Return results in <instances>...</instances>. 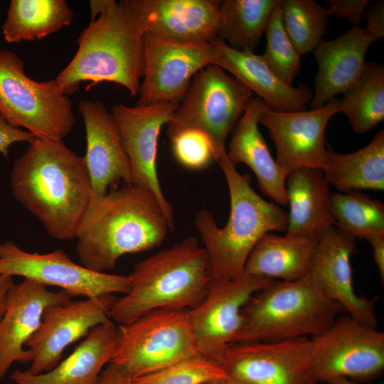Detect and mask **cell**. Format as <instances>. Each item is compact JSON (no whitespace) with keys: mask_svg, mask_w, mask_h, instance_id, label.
<instances>
[{"mask_svg":"<svg viewBox=\"0 0 384 384\" xmlns=\"http://www.w3.org/2000/svg\"><path fill=\"white\" fill-rule=\"evenodd\" d=\"M116 299L114 294H106L46 308L38 329L26 343L32 356L26 370L38 375L55 368L69 345L92 328L112 321L110 311Z\"/></svg>","mask_w":384,"mask_h":384,"instance_id":"obj_15","label":"cell"},{"mask_svg":"<svg viewBox=\"0 0 384 384\" xmlns=\"http://www.w3.org/2000/svg\"><path fill=\"white\" fill-rule=\"evenodd\" d=\"M252 92L220 67L209 65L193 78L179 106L166 124L170 141L186 131H198L208 139L213 158L226 154L225 143Z\"/></svg>","mask_w":384,"mask_h":384,"instance_id":"obj_8","label":"cell"},{"mask_svg":"<svg viewBox=\"0 0 384 384\" xmlns=\"http://www.w3.org/2000/svg\"><path fill=\"white\" fill-rule=\"evenodd\" d=\"M73 16L65 0H11L4 38L8 43L41 39L69 26Z\"/></svg>","mask_w":384,"mask_h":384,"instance_id":"obj_29","label":"cell"},{"mask_svg":"<svg viewBox=\"0 0 384 384\" xmlns=\"http://www.w3.org/2000/svg\"><path fill=\"white\" fill-rule=\"evenodd\" d=\"M70 300L63 290L49 291L46 285L26 279L11 286L0 321V379L14 363L31 362L32 356L24 347L38 329L45 309Z\"/></svg>","mask_w":384,"mask_h":384,"instance_id":"obj_19","label":"cell"},{"mask_svg":"<svg viewBox=\"0 0 384 384\" xmlns=\"http://www.w3.org/2000/svg\"><path fill=\"white\" fill-rule=\"evenodd\" d=\"M116 1L114 0H91V21L95 20L99 15L109 9Z\"/></svg>","mask_w":384,"mask_h":384,"instance_id":"obj_43","label":"cell"},{"mask_svg":"<svg viewBox=\"0 0 384 384\" xmlns=\"http://www.w3.org/2000/svg\"><path fill=\"white\" fill-rule=\"evenodd\" d=\"M329 186L320 169L299 168L289 172L286 180L289 205L286 234L319 240L335 225Z\"/></svg>","mask_w":384,"mask_h":384,"instance_id":"obj_26","label":"cell"},{"mask_svg":"<svg viewBox=\"0 0 384 384\" xmlns=\"http://www.w3.org/2000/svg\"><path fill=\"white\" fill-rule=\"evenodd\" d=\"M356 239L335 225L328 229L318 240L309 274L321 290L352 319L376 328L377 298L359 296L353 287L351 256L357 250Z\"/></svg>","mask_w":384,"mask_h":384,"instance_id":"obj_18","label":"cell"},{"mask_svg":"<svg viewBox=\"0 0 384 384\" xmlns=\"http://www.w3.org/2000/svg\"><path fill=\"white\" fill-rule=\"evenodd\" d=\"M284 30L300 55L314 51L322 41L328 15L314 0L279 1Z\"/></svg>","mask_w":384,"mask_h":384,"instance_id":"obj_33","label":"cell"},{"mask_svg":"<svg viewBox=\"0 0 384 384\" xmlns=\"http://www.w3.org/2000/svg\"><path fill=\"white\" fill-rule=\"evenodd\" d=\"M230 194V215L220 228L211 213L202 208L195 217V227L203 243L211 277L233 279L240 277L247 259L258 240L271 231H286L288 215L252 188L251 176L240 174L226 154L218 161Z\"/></svg>","mask_w":384,"mask_h":384,"instance_id":"obj_5","label":"cell"},{"mask_svg":"<svg viewBox=\"0 0 384 384\" xmlns=\"http://www.w3.org/2000/svg\"><path fill=\"white\" fill-rule=\"evenodd\" d=\"M323 174L329 185L341 193L361 189L384 190V129L363 148L339 154L327 146Z\"/></svg>","mask_w":384,"mask_h":384,"instance_id":"obj_28","label":"cell"},{"mask_svg":"<svg viewBox=\"0 0 384 384\" xmlns=\"http://www.w3.org/2000/svg\"><path fill=\"white\" fill-rule=\"evenodd\" d=\"M317 243L315 239L268 233L254 246L242 273L285 282L302 279L310 272Z\"/></svg>","mask_w":384,"mask_h":384,"instance_id":"obj_27","label":"cell"},{"mask_svg":"<svg viewBox=\"0 0 384 384\" xmlns=\"http://www.w3.org/2000/svg\"><path fill=\"white\" fill-rule=\"evenodd\" d=\"M118 339L119 327L112 320L92 328L73 353L52 370L38 375L17 370L11 378L16 384H97L104 366L115 353Z\"/></svg>","mask_w":384,"mask_h":384,"instance_id":"obj_25","label":"cell"},{"mask_svg":"<svg viewBox=\"0 0 384 384\" xmlns=\"http://www.w3.org/2000/svg\"><path fill=\"white\" fill-rule=\"evenodd\" d=\"M273 281L245 273L233 279L211 277L203 300L188 310L201 356L214 361L238 341L244 306L255 293Z\"/></svg>","mask_w":384,"mask_h":384,"instance_id":"obj_14","label":"cell"},{"mask_svg":"<svg viewBox=\"0 0 384 384\" xmlns=\"http://www.w3.org/2000/svg\"><path fill=\"white\" fill-rule=\"evenodd\" d=\"M144 72L136 105L181 102L193 77L213 65L212 42H179L146 31Z\"/></svg>","mask_w":384,"mask_h":384,"instance_id":"obj_13","label":"cell"},{"mask_svg":"<svg viewBox=\"0 0 384 384\" xmlns=\"http://www.w3.org/2000/svg\"><path fill=\"white\" fill-rule=\"evenodd\" d=\"M79 110L85 127L84 158L92 193H105L122 182L133 183L130 161L112 112L100 101L90 100H82Z\"/></svg>","mask_w":384,"mask_h":384,"instance_id":"obj_20","label":"cell"},{"mask_svg":"<svg viewBox=\"0 0 384 384\" xmlns=\"http://www.w3.org/2000/svg\"><path fill=\"white\" fill-rule=\"evenodd\" d=\"M179 102H159L112 108L124 147L129 156L133 183L150 191L159 201L171 230L174 229V211L161 189L156 169L158 138L161 128L171 119Z\"/></svg>","mask_w":384,"mask_h":384,"instance_id":"obj_16","label":"cell"},{"mask_svg":"<svg viewBox=\"0 0 384 384\" xmlns=\"http://www.w3.org/2000/svg\"><path fill=\"white\" fill-rule=\"evenodd\" d=\"M328 384H361L345 378H336L330 380ZM383 384V383H381Z\"/></svg>","mask_w":384,"mask_h":384,"instance_id":"obj_44","label":"cell"},{"mask_svg":"<svg viewBox=\"0 0 384 384\" xmlns=\"http://www.w3.org/2000/svg\"><path fill=\"white\" fill-rule=\"evenodd\" d=\"M326 9L328 16L348 20L353 27H359L365 16L370 1L368 0H329Z\"/></svg>","mask_w":384,"mask_h":384,"instance_id":"obj_37","label":"cell"},{"mask_svg":"<svg viewBox=\"0 0 384 384\" xmlns=\"http://www.w3.org/2000/svg\"><path fill=\"white\" fill-rule=\"evenodd\" d=\"M311 356L319 382L345 378L361 383L384 370V334L343 315L321 334L311 337Z\"/></svg>","mask_w":384,"mask_h":384,"instance_id":"obj_10","label":"cell"},{"mask_svg":"<svg viewBox=\"0 0 384 384\" xmlns=\"http://www.w3.org/2000/svg\"><path fill=\"white\" fill-rule=\"evenodd\" d=\"M97 384H133L132 378L119 366L110 363L102 370Z\"/></svg>","mask_w":384,"mask_h":384,"instance_id":"obj_40","label":"cell"},{"mask_svg":"<svg viewBox=\"0 0 384 384\" xmlns=\"http://www.w3.org/2000/svg\"><path fill=\"white\" fill-rule=\"evenodd\" d=\"M144 30L132 0L115 1L81 33L78 49L55 80L69 95L80 82H108L126 88L131 97L139 94L144 76Z\"/></svg>","mask_w":384,"mask_h":384,"instance_id":"obj_3","label":"cell"},{"mask_svg":"<svg viewBox=\"0 0 384 384\" xmlns=\"http://www.w3.org/2000/svg\"><path fill=\"white\" fill-rule=\"evenodd\" d=\"M14 198L53 238H76L92 196L84 156L63 140L35 138L11 174Z\"/></svg>","mask_w":384,"mask_h":384,"instance_id":"obj_1","label":"cell"},{"mask_svg":"<svg viewBox=\"0 0 384 384\" xmlns=\"http://www.w3.org/2000/svg\"><path fill=\"white\" fill-rule=\"evenodd\" d=\"M13 284V277L0 274V321L6 308L9 290Z\"/></svg>","mask_w":384,"mask_h":384,"instance_id":"obj_42","label":"cell"},{"mask_svg":"<svg viewBox=\"0 0 384 384\" xmlns=\"http://www.w3.org/2000/svg\"><path fill=\"white\" fill-rule=\"evenodd\" d=\"M383 11V1H370L365 14L367 18V26L365 29L377 39L384 36Z\"/></svg>","mask_w":384,"mask_h":384,"instance_id":"obj_39","label":"cell"},{"mask_svg":"<svg viewBox=\"0 0 384 384\" xmlns=\"http://www.w3.org/2000/svg\"><path fill=\"white\" fill-rule=\"evenodd\" d=\"M223 384H251L250 383L228 376Z\"/></svg>","mask_w":384,"mask_h":384,"instance_id":"obj_45","label":"cell"},{"mask_svg":"<svg viewBox=\"0 0 384 384\" xmlns=\"http://www.w3.org/2000/svg\"><path fill=\"white\" fill-rule=\"evenodd\" d=\"M132 1L144 32L179 42L218 38L220 1Z\"/></svg>","mask_w":384,"mask_h":384,"instance_id":"obj_21","label":"cell"},{"mask_svg":"<svg viewBox=\"0 0 384 384\" xmlns=\"http://www.w3.org/2000/svg\"><path fill=\"white\" fill-rule=\"evenodd\" d=\"M226 373L215 361L197 356L154 373L132 378L133 384H206L223 381Z\"/></svg>","mask_w":384,"mask_h":384,"instance_id":"obj_35","label":"cell"},{"mask_svg":"<svg viewBox=\"0 0 384 384\" xmlns=\"http://www.w3.org/2000/svg\"><path fill=\"white\" fill-rule=\"evenodd\" d=\"M215 57L213 65L230 72L273 110H305L312 98L311 90L305 86L294 87L281 81L268 68L261 55L231 48L218 38L213 41Z\"/></svg>","mask_w":384,"mask_h":384,"instance_id":"obj_24","label":"cell"},{"mask_svg":"<svg viewBox=\"0 0 384 384\" xmlns=\"http://www.w3.org/2000/svg\"><path fill=\"white\" fill-rule=\"evenodd\" d=\"M171 142L176 159L187 169H203L214 159L208 139L200 132H181Z\"/></svg>","mask_w":384,"mask_h":384,"instance_id":"obj_36","label":"cell"},{"mask_svg":"<svg viewBox=\"0 0 384 384\" xmlns=\"http://www.w3.org/2000/svg\"><path fill=\"white\" fill-rule=\"evenodd\" d=\"M0 115L38 139L63 140L75 124L72 102L57 80H32L23 60L4 48L0 49Z\"/></svg>","mask_w":384,"mask_h":384,"instance_id":"obj_7","label":"cell"},{"mask_svg":"<svg viewBox=\"0 0 384 384\" xmlns=\"http://www.w3.org/2000/svg\"><path fill=\"white\" fill-rule=\"evenodd\" d=\"M376 40L365 28L353 27L334 40L321 42L314 51L318 72L311 110L322 107L358 79L366 53Z\"/></svg>","mask_w":384,"mask_h":384,"instance_id":"obj_23","label":"cell"},{"mask_svg":"<svg viewBox=\"0 0 384 384\" xmlns=\"http://www.w3.org/2000/svg\"><path fill=\"white\" fill-rule=\"evenodd\" d=\"M227 375L251 384H317L310 341L237 342L215 360Z\"/></svg>","mask_w":384,"mask_h":384,"instance_id":"obj_12","label":"cell"},{"mask_svg":"<svg viewBox=\"0 0 384 384\" xmlns=\"http://www.w3.org/2000/svg\"><path fill=\"white\" fill-rule=\"evenodd\" d=\"M35 137L21 128L11 126L0 115V153L6 159L9 157V147L16 142H26L28 144Z\"/></svg>","mask_w":384,"mask_h":384,"instance_id":"obj_38","label":"cell"},{"mask_svg":"<svg viewBox=\"0 0 384 384\" xmlns=\"http://www.w3.org/2000/svg\"><path fill=\"white\" fill-rule=\"evenodd\" d=\"M339 112L347 117L354 132L364 134L384 119V67L365 63L358 79L343 93Z\"/></svg>","mask_w":384,"mask_h":384,"instance_id":"obj_31","label":"cell"},{"mask_svg":"<svg viewBox=\"0 0 384 384\" xmlns=\"http://www.w3.org/2000/svg\"><path fill=\"white\" fill-rule=\"evenodd\" d=\"M129 292L110 311L119 325L157 309L190 310L206 297L211 279L207 252L189 236L135 265Z\"/></svg>","mask_w":384,"mask_h":384,"instance_id":"obj_4","label":"cell"},{"mask_svg":"<svg viewBox=\"0 0 384 384\" xmlns=\"http://www.w3.org/2000/svg\"><path fill=\"white\" fill-rule=\"evenodd\" d=\"M345 312L311 275L291 282L274 280L244 306L238 342H272L317 336Z\"/></svg>","mask_w":384,"mask_h":384,"instance_id":"obj_6","label":"cell"},{"mask_svg":"<svg viewBox=\"0 0 384 384\" xmlns=\"http://www.w3.org/2000/svg\"><path fill=\"white\" fill-rule=\"evenodd\" d=\"M197 356L188 310L157 309L119 325L110 363L134 378Z\"/></svg>","mask_w":384,"mask_h":384,"instance_id":"obj_9","label":"cell"},{"mask_svg":"<svg viewBox=\"0 0 384 384\" xmlns=\"http://www.w3.org/2000/svg\"><path fill=\"white\" fill-rule=\"evenodd\" d=\"M171 231L156 197L134 184L92 193L78 230L81 265L97 272L113 269L122 256L159 246Z\"/></svg>","mask_w":384,"mask_h":384,"instance_id":"obj_2","label":"cell"},{"mask_svg":"<svg viewBox=\"0 0 384 384\" xmlns=\"http://www.w3.org/2000/svg\"><path fill=\"white\" fill-rule=\"evenodd\" d=\"M266 47L261 55L271 71L284 83L292 85L301 67L300 55L291 43L282 24L279 1L274 6L266 28Z\"/></svg>","mask_w":384,"mask_h":384,"instance_id":"obj_34","label":"cell"},{"mask_svg":"<svg viewBox=\"0 0 384 384\" xmlns=\"http://www.w3.org/2000/svg\"><path fill=\"white\" fill-rule=\"evenodd\" d=\"M366 239L371 245L373 260L378 267L380 277L383 282L384 279V233L372 234Z\"/></svg>","mask_w":384,"mask_h":384,"instance_id":"obj_41","label":"cell"},{"mask_svg":"<svg viewBox=\"0 0 384 384\" xmlns=\"http://www.w3.org/2000/svg\"><path fill=\"white\" fill-rule=\"evenodd\" d=\"M331 212L335 225L356 238L384 233V204L358 191L332 193Z\"/></svg>","mask_w":384,"mask_h":384,"instance_id":"obj_32","label":"cell"},{"mask_svg":"<svg viewBox=\"0 0 384 384\" xmlns=\"http://www.w3.org/2000/svg\"><path fill=\"white\" fill-rule=\"evenodd\" d=\"M339 112V100L309 111L263 112L259 124L268 131L276 148L277 164L289 174L299 168L323 170L327 148L324 132L330 119Z\"/></svg>","mask_w":384,"mask_h":384,"instance_id":"obj_17","label":"cell"},{"mask_svg":"<svg viewBox=\"0 0 384 384\" xmlns=\"http://www.w3.org/2000/svg\"><path fill=\"white\" fill-rule=\"evenodd\" d=\"M0 274L19 276L47 286H55L71 297L95 298L127 294L129 276L92 271L75 263L62 250L31 253L11 241L0 242Z\"/></svg>","mask_w":384,"mask_h":384,"instance_id":"obj_11","label":"cell"},{"mask_svg":"<svg viewBox=\"0 0 384 384\" xmlns=\"http://www.w3.org/2000/svg\"><path fill=\"white\" fill-rule=\"evenodd\" d=\"M215 381V382H210V383H206V384H223V381Z\"/></svg>","mask_w":384,"mask_h":384,"instance_id":"obj_46","label":"cell"},{"mask_svg":"<svg viewBox=\"0 0 384 384\" xmlns=\"http://www.w3.org/2000/svg\"><path fill=\"white\" fill-rule=\"evenodd\" d=\"M270 108L258 97L250 99L233 130L226 156L234 166L245 164L250 168L264 195L277 204L287 205L286 180L289 173L273 159L258 127L261 114Z\"/></svg>","mask_w":384,"mask_h":384,"instance_id":"obj_22","label":"cell"},{"mask_svg":"<svg viewBox=\"0 0 384 384\" xmlns=\"http://www.w3.org/2000/svg\"><path fill=\"white\" fill-rule=\"evenodd\" d=\"M278 1H220L218 38L233 49L254 53Z\"/></svg>","mask_w":384,"mask_h":384,"instance_id":"obj_30","label":"cell"}]
</instances>
